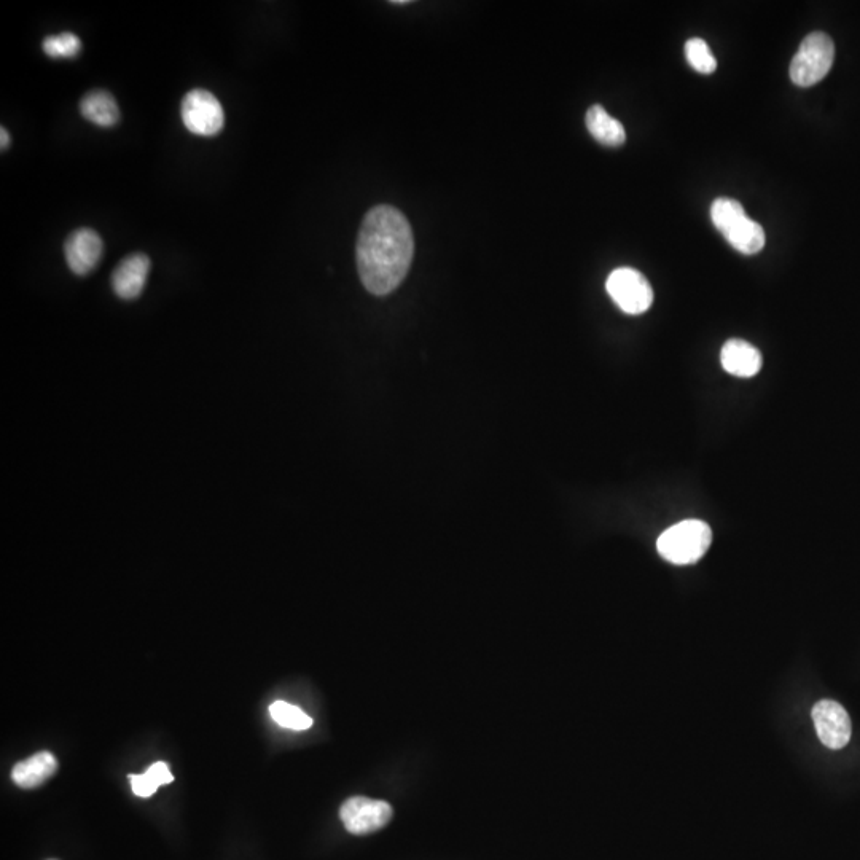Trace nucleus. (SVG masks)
<instances>
[{"label": "nucleus", "instance_id": "obj_17", "mask_svg": "<svg viewBox=\"0 0 860 860\" xmlns=\"http://www.w3.org/2000/svg\"><path fill=\"white\" fill-rule=\"evenodd\" d=\"M685 56H687L688 64L696 72L712 74L717 69L716 58H714L711 50H709L708 43L704 42L703 39L695 37V39L688 40L685 43Z\"/></svg>", "mask_w": 860, "mask_h": 860}, {"label": "nucleus", "instance_id": "obj_11", "mask_svg": "<svg viewBox=\"0 0 860 860\" xmlns=\"http://www.w3.org/2000/svg\"><path fill=\"white\" fill-rule=\"evenodd\" d=\"M58 770L55 755L43 751L32 755L23 762L16 763L12 770V779L21 789H36L53 776Z\"/></svg>", "mask_w": 860, "mask_h": 860}, {"label": "nucleus", "instance_id": "obj_16", "mask_svg": "<svg viewBox=\"0 0 860 860\" xmlns=\"http://www.w3.org/2000/svg\"><path fill=\"white\" fill-rule=\"evenodd\" d=\"M43 53L50 58H75L82 51V40L74 32L48 36L42 43Z\"/></svg>", "mask_w": 860, "mask_h": 860}, {"label": "nucleus", "instance_id": "obj_1", "mask_svg": "<svg viewBox=\"0 0 860 860\" xmlns=\"http://www.w3.org/2000/svg\"><path fill=\"white\" fill-rule=\"evenodd\" d=\"M415 255L407 217L392 206H376L364 217L357 239L360 281L370 294H391L405 281Z\"/></svg>", "mask_w": 860, "mask_h": 860}, {"label": "nucleus", "instance_id": "obj_3", "mask_svg": "<svg viewBox=\"0 0 860 860\" xmlns=\"http://www.w3.org/2000/svg\"><path fill=\"white\" fill-rule=\"evenodd\" d=\"M833 59V40L825 32H811L792 59L790 79L798 86L816 85L829 74Z\"/></svg>", "mask_w": 860, "mask_h": 860}, {"label": "nucleus", "instance_id": "obj_4", "mask_svg": "<svg viewBox=\"0 0 860 860\" xmlns=\"http://www.w3.org/2000/svg\"><path fill=\"white\" fill-rule=\"evenodd\" d=\"M180 115L185 128L195 136H217L225 126L222 104L206 90H193L185 94Z\"/></svg>", "mask_w": 860, "mask_h": 860}, {"label": "nucleus", "instance_id": "obj_15", "mask_svg": "<svg viewBox=\"0 0 860 860\" xmlns=\"http://www.w3.org/2000/svg\"><path fill=\"white\" fill-rule=\"evenodd\" d=\"M270 714L276 724L290 730H308L313 725V719L306 716L305 712L294 704L286 703V701H276L271 704Z\"/></svg>", "mask_w": 860, "mask_h": 860}, {"label": "nucleus", "instance_id": "obj_6", "mask_svg": "<svg viewBox=\"0 0 860 860\" xmlns=\"http://www.w3.org/2000/svg\"><path fill=\"white\" fill-rule=\"evenodd\" d=\"M394 810L384 800L352 797L341 805L340 819L352 835H370L384 829L392 821Z\"/></svg>", "mask_w": 860, "mask_h": 860}, {"label": "nucleus", "instance_id": "obj_2", "mask_svg": "<svg viewBox=\"0 0 860 860\" xmlns=\"http://www.w3.org/2000/svg\"><path fill=\"white\" fill-rule=\"evenodd\" d=\"M712 542L709 524L700 520H685L666 529L658 537L657 550L668 563L685 566L703 558Z\"/></svg>", "mask_w": 860, "mask_h": 860}, {"label": "nucleus", "instance_id": "obj_8", "mask_svg": "<svg viewBox=\"0 0 860 860\" xmlns=\"http://www.w3.org/2000/svg\"><path fill=\"white\" fill-rule=\"evenodd\" d=\"M104 252L101 236L91 228H79L64 244L67 266L77 276H86L98 266Z\"/></svg>", "mask_w": 860, "mask_h": 860}, {"label": "nucleus", "instance_id": "obj_12", "mask_svg": "<svg viewBox=\"0 0 860 860\" xmlns=\"http://www.w3.org/2000/svg\"><path fill=\"white\" fill-rule=\"evenodd\" d=\"M80 114L93 125L110 128L120 122V109L112 94L96 90L83 96L80 101Z\"/></svg>", "mask_w": 860, "mask_h": 860}, {"label": "nucleus", "instance_id": "obj_14", "mask_svg": "<svg viewBox=\"0 0 860 860\" xmlns=\"http://www.w3.org/2000/svg\"><path fill=\"white\" fill-rule=\"evenodd\" d=\"M587 128L596 141L607 147L625 144L626 133L622 123L610 117L602 106L590 107L587 112Z\"/></svg>", "mask_w": 860, "mask_h": 860}, {"label": "nucleus", "instance_id": "obj_5", "mask_svg": "<svg viewBox=\"0 0 860 860\" xmlns=\"http://www.w3.org/2000/svg\"><path fill=\"white\" fill-rule=\"evenodd\" d=\"M607 294L626 314H642L652 306L653 290L649 281L633 268H618L606 282Z\"/></svg>", "mask_w": 860, "mask_h": 860}, {"label": "nucleus", "instance_id": "obj_20", "mask_svg": "<svg viewBox=\"0 0 860 860\" xmlns=\"http://www.w3.org/2000/svg\"><path fill=\"white\" fill-rule=\"evenodd\" d=\"M147 773L150 774L153 781L157 782L158 786H165V784H171L174 781V776H172L165 762L153 763Z\"/></svg>", "mask_w": 860, "mask_h": 860}, {"label": "nucleus", "instance_id": "obj_10", "mask_svg": "<svg viewBox=\"0 0 860 860\" xmlns=\"http://www.w3.org/2000/svg\"><path fill=\"white\" fill-rule=\"evenodd\" d=\"M720 362L725 372L739 378H751L762 368L759 349L744 340H730L725 343L720 354Z\"/></svg>", "mask_w": 860, "mask_h": 860}, {"label": "nucleus", "instance_id": "obj_19", "mask_svg": "<svg viewBox=\"0 0 860 860\" xmlns=\"http://www.w3.org/2000/svg\"><path fill=\"white\" fill-rule=\"evenodd\" d=\"M129 782L133 787L134 795L142 798L152 797L157 792L158 784L150 778V774L145 771L144 774H129Z\"/></svg>", "mask_w": 860, "mask_h": 860}, {"label": "nucleus", "instance_id": "obj_18", "mask_svg": "<svg viewBox=\"0 0 860 860\" xmlns=\"http://www.w3.org/2000/svg\"><path fill=\"white\" fill-rule=\"evenodd\" d=\"M746 215L743 204L730 198H719L712 203L711 219L716 225L720 233H724L728 227H731L736 220L741 219Z\"/></svg>", "mask_w": 860, "mask_h": 860}, {"label": "nucleus", "instance_id": "obj_7", "mask_svg": "<svg viewBox=\"0 0 860 860\" xmlns=\"http://www.w3.org/2000/svg\"><path fill=\"white\" fill-rule=\"evenodd\" d=\"M814 727L821 743L833 751L843 749L851 739V719L837 701L822 700L813 708Z\"/></svg>", "mask_w": 860, "mask_h": 860}, {"label": "nucleus", "instance_id": "obj_9", "mask_svg": "<svg viewBox=\"0 0 860 860\" xmlns=\"http://www.w3.org/2000/svg\"><path fill=\"white\" fill-rule=\"evenodd\" d=\"M150 258L133 254L123 258L112 274V289L122 300H136L142 294L149 278Z\"/></svg>", "mask_w": 860, "mask_h": 860}, {"label": "nucleus", "instance_id": "obj_21", "mask_svg": "<svg viewBox=\"0 0 860 860\" xmlns=\"http://www.w3.org/2000/svg\"><path fill=\"white\" fill-rule=\"evenodd\" d=\"M0 139H2V142H0V149L7 150L8 145H10V134H8V131L4 126L0 128Z\"/></svg>", "mask_w": 860, "mask_h": 860}, {"label": "nucleus", "instance_id": "obj_13", "mask_svg": "<svg viewBox=\"0 0 860 860\" xmlns=\"http://www.w3.org/2000/svg\"><path fill=\"white\" fill-rule=\"evenodd\" d=\"M728 243L735 247L741 254L754 255L762 251L765 246V231L759 223L749 219L747 215L736 220L731 227L722 233Z\"/></svg>", "mask_w": 860, "mask_h": 860}]
</instances>
